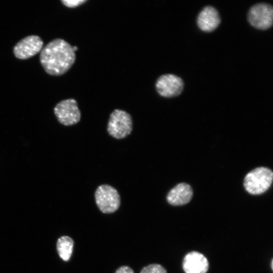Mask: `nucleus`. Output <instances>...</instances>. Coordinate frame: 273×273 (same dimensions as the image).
I'll return each instance as SVG.
<instances>
[{
	"label": "nucleus",
	"mask_w": 273,
	"mask_h": 273,
	"mask_svg": "<svg viewBox=\"0 0 273 273\" xmlns=\"http://www.w3.org/2000/svg\"><path fill=\"white\" fill-rule=\"evenodd\" d=\"M76 55L72 47L61 38L49 42L40 51L39 60L44 71L53 76L66 73L75 62Z\"/></svg>",
	"instance_id": "nucleus-1"
},
{
	"label": "nucleus",
	"mask_w": 273,
	"mask_h": 273,
	"mask_svg": "<svg viewBox=\"0 0 273 273\" xmlns=\"http://www.w3.org/2000/svg\"><path fill=\"white\" fill-rule=\"evenodd\" d=\"M272 180L273 172L271 169L259 167L246 174L244 180V186L250 194L260 195L269 188Z\"/></svg>",
	"instance_id": "nucleus-2"
},
{
	"label": "nucleus",
	"mask_w": 273,
	"mask_h": 273,
	"mask_svg": "<svg viewBox=\"0 0 273 273\" xmlns=\"http://www.w3.org/2000/svg\"><path fill=\"white\" fill-rule=\"evenodd\" d=\"M132 129L131 117L127 112L115 109L111 113L107 127V131L111 136L122 139L129 135Z\"/></svg>",
	"instance_id": "nucleus-3"
},
{
	"label": "nucleus",
	"mask_w": 273,
	"mask_h": 273,
	"mask_svg": "<svg viewBox=\"0 0 273 273\" xmlns=\"http://www.w3.org/2000/svg\"><path fill=\"white\" fill-rule=\"evenodd\" d=\"M95 197L97 206L104 213L114 212L120 205V197L118 191L108 185L99 186L95 192Z\"/></svg>",
	"instance_id": "nucleus-4"
},
{
	"label": "nucleus",
	"mask_w": 273,
	"mask_h": 273,
	"mask_svg": "<svg viewBox=\"0 0 273 273\" xmlns=\"http://www.w3.org/2000/svg\"><path fill=\"white\" fill-rule=\"evenodd\" d=\"M54 111L58 121L64 125H74L80 120L81 112L77 102L73 99L60 101L56 105Z\"/></svg>",
	"instance_id": "nucleus-5"
},
{
	"label": "nucleus",
	"mask_w": 273,
	"mask_h": 273,
	"mask_svg": "<svg viewBox=\"0 0 273 273\" xmlns=\"http://www.w3.org/2000/svg\"><path fill=\"white\" fill-rule=\"evenodd\" d=\"M248 18L249 23L255 28L267 29L272 24V7L266 3L255 4L249 10Z\"/></svg>",
	"instance_id": "nucleus-6"
},
{
	"label": "nucleus",
	"mask_w": 273,
	"mask_h": 273,
	"mask_svg": "<svg viewBox=\"0 0 273 273\" xmlns=\"http://www.w3.org/2000/svg\"><path fill=\"white\" fill-rule=\"evenodd\" d=\"M155 87L157 93L162 97L171 98L178 96L184 87L183 80L172 74H165L157 79Z\"/></svg>",
	"instance_id": "nucleus-7"
},
{
	"label": "nucleus",
	"mask_w": 273,
	"mask_h": 273,
	"mask_svg": "<svg viewBox=\"0 0 273 273\" xmlns=\"http://www.w3.org/2000/svg\"><path fill=\"white\" fill-rule=\"evenodd\" d=\"M43 44V41L39 36L29 35L16 44L13 49V53L18 59H28L41 51Z\"/></svg>",
	"instance_id": "nucleus-8"
},
{
	"label": "nucleus",
	"mask_w": 273,
	"mask_h": 273,
	"mask_svg": "<svg viewBox=\"0 0 273 273\" xmlns=\"http://www.w3.org/2000/svg\"><path fill=\"white\" fill-rule=\"evenodd\" d=\"M183 268L185 273H206L209 268V262L203 254L193 251L184 257Z\"/></svg>",
	"instance_id": "nucleus-9"
},
{
	"label": "nucleus",
	"mask_w": 273,
	"mask_h": 273,
	"mask_svg": "<svg viewBox=\"0 0 273 273\" xmlns=\"http://www.w3.org/2000/svg\"><path fill=\"white\" fill-rule=\"evenodd\" d=\"M193 194L191 187L188 184L181 183L177 184L168 192L166 200L171 205H184L191 201Z\"/></svg>",
	"instance_id": "nucleus-10"
},
{
	"label": "nucleus",
	"mask_w": 273,
	"mask_h": 273,
	"mask_svg": "<svg viewBox=\"0 0 273 273\" xmlns=\"http://www.w3.org/2000/svg\"><path fill=\"white\" fill-rule=\"evenodd\" d=\"M220 19L217 10L208 6L200 12L197 18V24L199 28L205 32H211L217 28Z\"/></svg>",
	"instance_id": "nucleus-11"
},
{
	"label": "nucleus",
	"mask_w": 273,
	"mask_h": 273,
	"mask_svg": "<svg viewBox=\"0 0 273 273\" xmlns=\"http://www.w3.org/2000/svg\"><path fill=\"white\" fill-rule=\"evenodd\" d=\"M74 241L70 237L62 236L58 239L57 243V249L59 256L64 261H68L71 256Z\"/></svg>",
	"instance_id": "nucleus-12"
},
{
	"label": "nucleus",
	"mask_w": 273,
	"mask_h": 273,
	"mask_svg": "<svg viewBox=\"0 0 273 273\" xmlns=\"http://www.w3.org/2000/svg\"><path fill=\"white\" fill-rule=\"evenodd\" d=\"M140 273H167V271L161 265L153 263L143 267Z\"/></svg>",
	"instance_id": "nucleus-13"
},
{
	"label": "nucleus",
	"mask_w": 273,
	"mask_h": 273,
	"mask_svg": "<svg viewBox=\"0 0 273 273\" xmlns=\"http://www.w3.org/2000/svg\"><path fill=\"white\" fill-rule=\"evenodd\" d=\"M62 4L67 7L74 8L78 7L86 2V0H61Z\"/></svg>",
	"instance_id": "nucleus-14"
},
{
	"label": "nucleus",
	"mask_w": 273,
	"mask_h": 273,
	"mask_svg": "<svg viewBox=\"0 0 273 273\" xmlns=\"http://www.w3.org/2000/svg\"><path fill=\"white\" fill-rule=\"evenodd\" d=\"M115 273H134L133 269L128 266L120 267L116 271Z\"/></svg>",
	"instance_id": "nucleus-15"
},
{
	"label": "nucleus",
	"mask_w": 273,
	"mask_h": 273,
	"mask_svg": "<svg viewBox=\"0 0 273 273\" xmlns=\"http://www.w3.org/2000/svg\"><path fill=\"white\" fill-rule=\"evenodd\" d=\"M72 48H73V50H74V51L77 50V49H78V48L76 47V46L72 47Z\"/></svg>",
	"instance_id": "nucleus-16"
},
{
	"label": "nucleus",
	"mask_w": 273,
	"mask_h": 273,
	"mask_svg": "<svg viewBox=\"0 0 273 273\" xmlns=\"http://www.w3.org/2000/svg\"><path fill=\"white\" fill-rule=\"evenodd\" d=\"M272 264H273V263H272V259L271 261V268L272 269V267H273Z\"/></svg>",
	"instance_id": "nucleus-17"
}]
</instances>
